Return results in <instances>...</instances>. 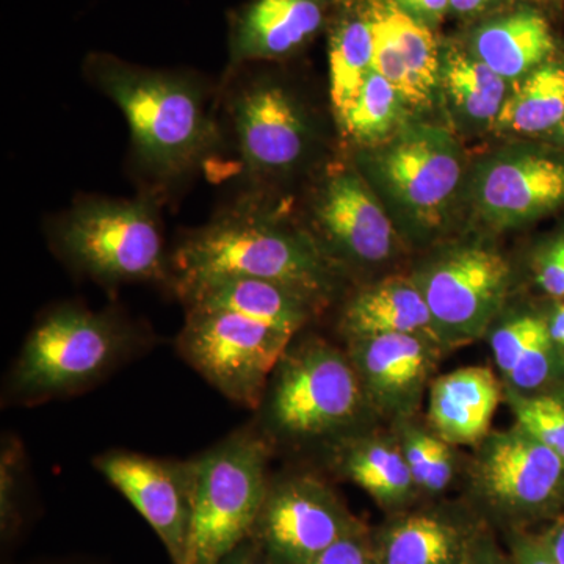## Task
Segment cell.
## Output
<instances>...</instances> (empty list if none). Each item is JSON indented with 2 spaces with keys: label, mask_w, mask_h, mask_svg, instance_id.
<instances>
[{
  "label": "cell",
  "mask_w": 564,
  "mask_h": 564,
  "mask_svg": "<svg viewBox=\"0 0 564 564\" xmlns=\"http://www.w3.org/2000/svg\"><path fill=\"white\" fill-rule=\"evenodd\" d=\"M378 180L393 202L423 228L443 221L463 176L458 144L440 128L406 129L373 159Z\"/></svg>",
  "instance_id": "obj_10"
},
{
  "label": "cell",
  "mask_w": 564,
  "mask_h": 564,
  "mask_svg": "<svg viewBox=\"0 0 564 564\" xmlns=\"http://www.w3.org/2000/svg\"><path fill=\"white\" fill-rule=\"evenodd\" d=\"M392 2L415 20L425 22L426 25L436 24L443 20L447 10H451L448 0H392Z\"/></svg>",
  "instance_id": "obj_35"
},
{
  "label": "cell",
  "mask_w": 564,
  "mask_h": 564,
  "mask_svg": "<svg viewBox=\"0 0 564 564\" xmlns=\"http://www.w3.org/2000/svg\"><path fill=\"white\" fill-rule=\"evenodd\" d=\"M85 73L124 115L133 161L159 185L195 173L220 144L209 90L195 74L141 68L107 54L91 55Z\"/></svg>",
  "instance_id": "obj_1"
},
{
  "label": "cell",
  "mask_w": 564,
  "mask_h": 564,
  "mask_svg": "<svg viewBox=\"0 0 564 564\" xmlns=\"http://www.w3.org/2000/svg\"><path fill=\"white\" fill-rule=\"evenodd\" d=\"M340 326L348 339L419 334L440 344L421 288L404 276L381 280L359 292L345 307Z\"/></svg>",
  "instance_id": "obj_20"
},
{
  "label": "cell",
  "mask_w": 564,
  "mask_h": 564,
  "mask_svg": "<svg viewBox=\"0 0 564 564\" xmlns=\"http://www.w3.org/2000/svg\"><path fill=\"white\" fill-rule=\"evenodd\" d=\"M226 564H276L272 562V560H259L254 558V556H242V558L232 560V556L229 555L228 558L225 560Z\"/></svg>",
  "instance_id": "obj_41"
},
{
  "label": "cell",
  "mask_w": 564,
  "mask_h": 564,
  "mask_svg": "<svg viewBox=\"0 0 564 564\" xmlns=\"http://www.w3.org/2000/svg\"><path fill=\"white\" fill-rule=\"evenodd\" d=\"M466 564H514L513 560L507 558L489 541L488 538H481V540L475 541L470 544L469 554H467Z\"/></svg>",
  "instance_id": "obj_37"
},
{
  "label": "cell",
  "mask_w": 564,
  "mask_h": 564,
  "mask_svg": "<svg viewBox=\"0 0 564 564\" xmlns=\"http://www.w3.org/2000/svg\"><path fill=\"white\" fill-rule=\"evenodd\" d=\"M511 406L518 426L551 448L564 463V400L551 393L511 391Z\"/></svg>",
  "instance_id": "obj_30"
},
{
  "label": "cell",
  "mask_w": 564,
  "mask_h": 564,
  "mask_svg": "<svg viewBox=\"0 0 564 564\" xmlns=\"http://www.w3.org/2000/svg\"><path fill=\"white\" fill-rule=\"evenodd\" d=\"M367 400L347 352L323 340L289 345L261 403L267 432L310 441L350 430Z\"/></svg>",
  "instance_id": "obj_6"
},
{
  "label": "cell",
  "mask_w": 564,
  "mask_h": 564,
  "mask_svg": "<svg viewBox=\"0 0 564 564\" xmlns=\"http://www.w3.org/2000/svg\"><path fill=\"white\" fill-rule=\"evenodd\" d=\"M477 206L494 226L521 225L564 204V162L524 152L497 159L477 182Z\"/></svg>",
  "instance_id": "obj_16"
},
{
  "label": "cell",
  "mask_w": 564,
  "mask_h": 564,
  "mask_svg": "<svg viewBox=\"0 0 564 564\" xmlns=\"http://www.w3.org/2000/svg\"><path fill=\"white\" fill-rule=\"evenodd\" d=\"M556 348L547 322L536 315H519L491 334L497 367L511 391L519 393H534L551 381Z\"/></svg>",
  "instance_id": "obj_22"
},
{
  "label": "cell",
  "mask_w": 564,
  "mask_h": 564,
  "mask_svg": "<svg viewBox=\"0 0 564 564\" xmlns=\"http://www.w3.org/2000/svg\"><path fill=\"white\" fill-rule=\"evenodd\" d=\"M293 337L239 314L187 310L177 350L226 399L254 410Z\"/></svg>",
  "instance_id": "obj_7"
},
{
  "label": "cell",
  "mask_w": 564,
  "mask_h": 564,
  "mask_svg": "<svg viewBox=\"0 0 564 564\" xmlns=\"http://www.w3.org/2000/svg\"><path fill=\"white\" fill-rule=\"evenodd\" d=\"M95 467L159 534L174 564H184L193 508V466L133 452H107Z\"/></svg>",
  "instance_id": "obj_13"
},
{
  "label": "cell",
  "mask_w": 564,
  "mask_h": 564,
  "mask_svg": "<svg viewBox=\"0 0 564 564\" xmlns=\"http://www.w3.org/2000/svg\"><path fill=\"white\" fill-rule=\"evenodd\" d=\"M510 281L502 256L477 247L448 252L415 280L441 345L478 339L502 307Z\"/></svg>",
  "instance_id": "obj_9"
},
{
  "label": "cell",
  "mask_w": 564,
  "mask_h": 564,
  "mask_svg": "<svg viewBox=\"0 0 564 564\" xmlns=\"http://www.w3.org/2000/svg\"><path fill=\"white\" fill-rule=\"evenodd\" d=\"M455 459L451 444L445 443L440 436L434 437L432 454L426 463L425 474L419 488L429 492H441L451 485L454 478Z\"/></svg>",
  "instance_id": "obj_33"
},
{
  "label": "cell",
  "mask_w": 564,
  "mask_h": 564,
  "mask_svg": "<svg viewBox=\"0 0 564 564\" xmlns=\"http://www.w3.org/2000/svg\"><path fill=\"white\" fill-rule=\"evenodd\" d=\"M404 107L406 102L400 93L377 70H372L355 101L337 122L344 135L355 143L380 147L399 131Z\"/></svg>",
  "instance_id": "obj_29"
},
{
  "label": "cell",
  "mask_w": 564,
  "mask_h": 564,
  "mask_svg": "<svg viewBox=\"0 0 564 564\" xmlns=\"http://www.w3.org/2000/svg\"><path fill=\"white\" fill-rule=\"evenodd\" d=\"M534 274L547 295L564 299V239L555 240L538 256Z\"/></svg>",
  "instance_id": "obj_32"
},
{
  "label": "cell",
  "mask_w": 564,
  "mask_h": 564,
  "mask_svg": "<svg viewBox=\"0 0 564 564\" xmlns=\"http://www.w3.org/2000/svg\"><path fill=\"white\" fill-rule=\"evenodd\" d=\"M187 310L226 311L296 336L321 303L278 282L225 276L177 292Z\"/></svg>",
  "instance_id": "obj_18"
},
{
  "label": "cell",
  "mask_w": 564,
  "mask_h": 564,
  "mask_svg": "<svg viewBox=\"0 0 564 564\" xmlns=\"http://www.w3.org/2000/svg\"><path fill=\"white\" fill-rule=\"evenodd\" d=\"M140 344L121 315L62 304L33 326L11 369L9 393L35 403L82 392L132 358Z\"/></svg>",
  "instance_id": "obj_3"
},
{
  "label": "cell",
  "mask_w": 564,
  "mask_h": 564,
  "mask_svg": "<svg viewBox=\"0 0 564 564\" xmlns=\"http://www.w3.org/2000/svg\"><path fill=\"white\" fill-rule=\"evenodd\" d=\"M538 2H544V3H547V2H556V0H538Z\"/></svg>",
  "instance_id": "obj_42"
},
{
  "label": "cell",
  "mask_w": 564,
  "mask_h": 564,
  "mask_svg": "<svg viewBox=\"0 0 564 564\" xmlns=\"http://www.w3.org/2000/svg\"><path fill=\"white\" fill-rule=\"evenodd\" d=\"M448 2H451V10H454L455 13L474 14L485 10L496 0H448Z\"/></svg>",
  "instance_id": "obj_40"
},
{
  "label": "cell",
  "mask_w": 564,
  "mask_h": 564,
  "mask_svg": "<svg viewBox=\"0 0 564 564\" xmlns=\"http://www.w3.org/2000/svg\"><path fill=\"white\" fill-rule=\"evenodd\" d=\"M540 541L556 563L564 564V518L556 521Z\"/></svg>",
  "instance_id": "obj_38"
},
{
  "label": "cell",
  "mask_w": 564,
  "mask_h": 564,
  "mask_svg": "<svg viewBox=\"0 0 564 564\" xmlns=\"http://www.w3.org/2000/svg\"><path fill=\"white\" fill-rule=\"evenodd\" d=\"M370 6L384 21L397 54L410 70L415 87L429 104L432 102L433 93L441 84L443 68L432 29L397 7L392 0H372Z\"/></svg>",
  "instance_id": "obj_28"
},
{
  "label": "cell",
  "mask_w": 564,
  "mask_h": 564,
  "mask_svg": "<svg viewBox=\"0 0 564 564\" xmlns=\"http://www.w3.org/2000/svg\"><path fill=\"white\" fill-rule=\"evenodd\" d=\"M474 475L486 502L514 519L547 513L564 489L562 458L518 425L510 432L489 433Z\"/></svg>",
  "instance_id": "obj_12"
},
{
  "label": "cell",
  "mask_w": 564,
  "mask_h": 564,
  "mask_svg": "<svg viewBox=\"0 0 564 564\" xmlns=\"http://www.w3.org/2000/svg\"><path fill=\"white\" fill-rule=\"evenodd\" d=\"M318 247L332 259L380 263L391 258L395 231L366 181L351 170H333L313 203Z\"/></svg>",
  "instance_id": "obj_14"
},
{
  "label": "cell",
  "mask_w": 564,
  "mask_h": 564,
  "mask_svg": "<svg viewBox=\"0 0 564 564\" xmlns=\"http://www.w3.org/2000/svg\"><path fill=\"white\" fill-rule=\"evenodd\" d=\"M470 543L463 530L436 514L399 519L381 534L377 564H466Z\"/></svg>",
  "instance_id": "obj_23"
},
{
  "label": "cell",
  "mask_w": 564,
  "mask_h": 564,
  "mask_svg": "<svg viewBox=\"0 0 564 564\" xmlns=\"http://www.w3.org/2000/svg\"><path fill=\"white\" fill-rule=\"evenodd\" d=\"M434 437L436 434L421 432V430H408L404 433L402 452L413 474L415 486H421L426 463L432 454Z\"/></svg>",
  "instance_id": "obj_34"
},
{
  "label": "cell",
  "mask_w": 564,
  "mask_h": 564,
  "mask_svg": "<svg viewBox=\"0 0 564 564\" xmlns=\"http://www.w3.org/2000/svg\"><path fill=\"white\" fill-rule=\"evenodd\" d=\"M564 122V65L545 62L508 95L494 128L500 132L538 135Z\"/></svg>",
  "instance_id": "obj_24"
},
{
  "label": "cell",
  "mask_w": 564,
  "mask_h": 564,
  "mask_svg": "<svg viewBox=\"0 0 564 564\" xmlns=\"http://www.w3.org/2000/svg\"><path fill=\"white\" fill-rule=\"evenodd\" d=\"M562 129H563V137H564V122H563Z\"/></svg>",
  "instance_id": "obj_43"
},
{
  "label": "cell",
  "mask_w": 564,
  "mask_h": 564,
  "mask_svg": "<svg viewBox=\"0 0 564 564\" xmlns=\"http://www.w3.org/2000/svg\"><path fill=\"white\" fill-rule=\"evenodd\" d=\"M161 202L159 191L133 199H82L52 226L55 250L102 284L172 281Z\"/></svg>",
  "instance_id": "obj_4"
},
{
  "label": "cell",
  "mask_w": 564,
  "mask_h": 564,
  "mask_svg": "<svg viewBox=\"0 0 564 564\" xmlns=\"http://www.w3.org/2000/svg\"><path fill=\"white\" fill-rule=\"evenodd\" d=\"M474 55L505 80H521L555 51L551 25L534 10H519L475 32Z\"/></svg>",
  "instance_id": "obj_21"
},
{
  "label": "cell",
  "mask_w": 564,
  "mask_h": 564,
  "mask_svg": "<svg viewBox=\"0 0 564 564\" xmlns=\"http://www.w3.org/2000/svg\"><path fill=\"white\" fill-rule=\"evenodd\" d=\"M340 469L364 491L383 505L406 502L413 494V474L402 447L383 441H358L340 448Z\"/></svg>",
  "instance_id": "obj_26"
},
{
  "label": "cell",
  "mask_w": 564,
  "mask_h": 564,
  "mask_svg": "<svg viewBox=\"0 0 564 564\" xmlns=\"http://www.w3.org/2000/svg\"><path fill=\"white\" fill-rule=\"evenodd\" d=\"M502 400V389L489 367H464L433 381L429 419L434 432L451 445L484 443Z\"/></svg>",
  "instance_id": "obj_19"
},
{
  "label": "cell",
  "mask_w": 564,
  "mask_h": 564,
  "mask_svg": "<svg viewBox=\"0 0 564 564\" xmlns=\"http://www.w3.org/2000/svg\"><path fill=\"white\" fill-rule=\"evenodd\" d=\"M325 17V0H251L231 21L229 70L288 57L317 35Z\"/></svg>",
  "instance_id": "obj_17"
},
{
  "label": "cell",
  "mask_w": 564,
  "mask_h": 564,
  "mask_svg": "<svg viewBox=\"0 0 564 564\" xmlns=\"http://www.w3.org/2000/svg\"><path fill=\"white\" fill-rule=\"evenodd\" d=\"M513 560L514 564H558L552 558L541 544L540 538L524 536L518 534L513 538Z\"/></svg>",
  "instance_id": "obj_36"
},
{
  "label": "cell",
  "mask_w": 564,
  "mask_h": 564,
  "mask_svg": "<svg viewBox=\"0 0 564 564\" xmlns=\"http://www.w3.org/2000/svg\"><path fill=\"white\" fill-rule=\"evenodd\" d=\"M307 564H377V556L358 529L340 538Z\"/></svg>",
  "instance_id": "obj_31"
},
{
  "label": "cell",
  "mask_w": 564,
  "mask_h": 564,
  "mask_svg": "<svg viewBox=\"0 0 564 564\" xmlns=\"http://www.w3.org/2000/svg\"><path fill=\"white\" fill-rule=\"evenodd\" d=\"M441 345L419 334H381L350 339L348 358L367 403L391 415L417 410Z\"/></svg>",
  "instance_id": "obj_15"
},
{
  "label": "cell",
  "mask_w": 564,
  "mask_h": 564,
  "mask_svg": "<svg viewBox=\"0 0 564 564\" xmlns=\"http://www.w3.org/2000/svg\"><path fill=\"white\" fill-rule=\"evenodd\" d=\"M441 82L456 109L474 121L494 124L508 98V80L475 55L458 50L445 55Z\"/></svg>",
  "instance_id": "obj_27"
},
{
  "label": "cell",
  "mask_w": 564,
  "mask_h": 564,
  "mask_svg": "<svg viewBox=\"0 0 564 564\" xmlns=\"http://www.w3.org/2000/svg\"><path fill=\"white\" fill-rule=\"evenodd\" d=\"M226 113L245 177L261 182L285 176L306 159L311 122L280 82L245 77L229 91Z\"/></svg>",
  "instance_id": "obj_8"
},
{
  "label": "cell",
  "mask_w": 564,
  "mask_h": 564,
  "mask_svg": "<svg viewBox=\"0 0 564 564\" xmlns=\"http://www.w3.org/2000/svg\"><path fill=\"white\" fill-rule=\"evenodd\" d=\"M358 530L336 494L310 475L270 484L254 532L276 564H307Z\"/></svg>",
  "instance_id": "obj_11"
},
{
  "label": "cell",
  "mask_w": 564,
  "mask_h": 564,
  "mask_svg": "<svg viewBox=\"0 0 564 564\" xmlns=\"http://www.w3.org/2000/svg\"><path fill=\"white\" fill-rule=\"evenodd\" d=\"M545 322H547L552 340H554L556 347L564 350V303H556L549 318H545Z\"/></svg>",
  "instance_id": "obj_39"
},
{
  "label": "cell",
  "mask_w": 564,
  "mask_h": 564,
  "mask_svg": "<svg viewBox=\"0 0 564 564\" xmlns=\"http://www.w3.org/2000/svg\"><path fill=\"white\" fill-rule=\"evenodd\" d=\"M170 262L176 292L215 278H256L321 304L332 293L336 274L314 237L291 231L247 199L182 237Z\"/></svg>",
  "instance_id": "obj_2"
},
{
  "label": "cell",
  "mask_w": 564,
  "mask_h": 564,
  "mask_svg": "<svg viewBox=\"0 0 564 564\" xmlns=\"http://www.w3.org/2000/svg\"><path fill=\"white\" fill-rule=\"evenodd\" d=\"M270 448L242 429L192 458L193 508L184 564H221L254 532L269 491Z\"/></svg>",
  "instance_id": "obj_5"
},
{
  "label": "cell",
  "mask_w": 564,
  "mask_h": 564,
  "mask_svg": "<svg viewBox=\"0 0 564 564\" xmlns=\"http://www.w3.org/2000/svg\"><path fill=\"white\" fill-rule=\"evenodd\" d=\"M373 29L367 10L345 14L329 43V93L336 120L355 101L373 70Z\"/></svg>",
  "instance_id": "obj_25"
}]
</instances>
